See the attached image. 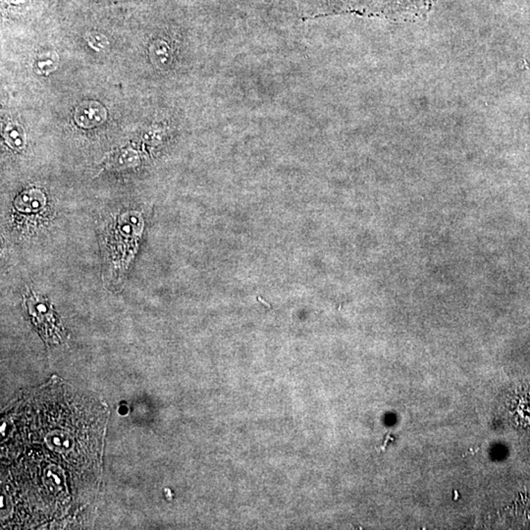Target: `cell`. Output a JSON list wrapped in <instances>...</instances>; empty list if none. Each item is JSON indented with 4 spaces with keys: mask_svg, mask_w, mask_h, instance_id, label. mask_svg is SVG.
Returning <instances> with one entry per match:
<instances>
[{
    "mask_svg": "<svg viewBox=\"0 0 530 530\" xmlns=\"http://www.w3.org/2000/svg\"><path fill=\"white\" fill-rule=\"evenodd\" d=\"M26 307L34 327L45 341L47 343H59L60 333L57 318L47 300L41 299L33 293H29L26 297Z\"/></svg>",
    "mask_w": 530,
    "mask_h": 530,
    "instance_id": "cell-1",
    "label": "cell"
},
{
    "mask_svg": "<svg viewBox=\"0 0 530 530\" xmlns=\"http://www.w3.org/2000/svg\"><path fill=\"white\" fill-rule=\"evenodd\" d=\"M45 194L38 189H29L16 197L15 208L21 212L31 213L41 210L45 206Z\"/></svg>",
    "mask_w": 530,
    "mask_h": 530,
    "instance_id": "cell-3",
    "label": "cell"
},
{
    "mask_svg": "<svg viewBox=\"0 0 530 530\" xmlns=\"http://www.w3.org/2000/svg\"><path fill=\"white\" fill-rule=\"evenodd\" d=\"M151 57L153 63H155V65L159 66V67L167 66L171 62L170 48L164 41L155 43V45H153L151 48Z\"/></svg>",
    "mask_w": 530,
    "mask_h": 530,
    "instance_id": "cell-5",
    "label": "cell"
},
{
    "mask_svg": "<svg viewBox=\"0 0 530 530\" xmlns=\"http://www.w3.org/2000/svg\"><path fill=\"white\" fill-rule=\"evenodd\" d=\"M137 157L132 151H123L117 155V160L114 164L119 167L133 166L137 164Z\"/></svg>",
    "mask_w": 530,
    "mask_h": 530,
    "instance_id": "cell-6",
    "label": "cell"
},
{
    "mask_svg": "<svg viewBox=\"0 0 530 530\" xmlns=\"http://www.w3.org/2000/svg\"><path fill=\"white\" fill-rule=\"evenodd\" d=\"M4 139L6 144L15 150H22L26 146V134L24 129L18 124L10 123L6 126L4 130Z\"/></svg>",
    "mask_w": 530,
    "mask_h": 530,
    "instance_id": "cell-4",
    "label": "cell"
},
{
    "mask_svg": "<svg viewBox=\"0 0 530 530\" xmlns=\"http://www.w3.org/2000/svg\"><path fill=\"white\" fill-rule=\"evenodd\" d=\"M75 121L82 128H93L107 120V109L100 103L88 100L75 110Z\"/></svg>",
    "mask_w": 530,
    "mask_h": 530,
    "instance_id": "cell-2",
    "label": "cell"
}]
</instances>
